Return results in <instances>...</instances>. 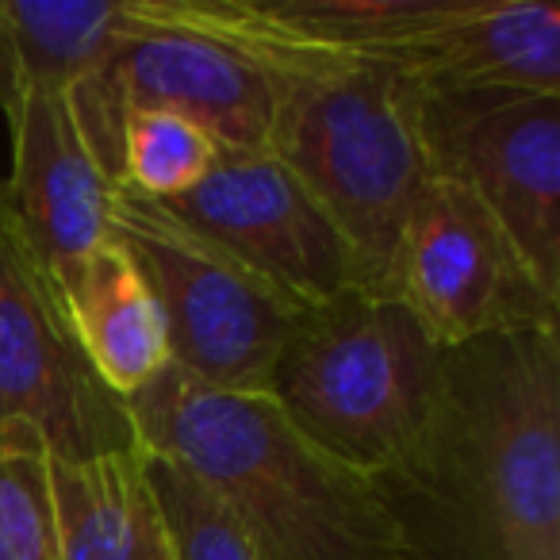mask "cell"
<instances>
[{"mask_svg": "<svg viewBox=\"0 0 560 560\" xmlns=\"http://www.w3.org/2000/svg\"><path fill=\"white\" fill-rule=\"evenodd\" d=\"M20 101H24V81H20V62L9 35V20H4V9H0V116L9 119V124L16 119Z\"/></svg>", "mask_w": 560, "mask_h": 560, "instance_id": "20", "label": "cell"}, {"mask_svg": "<svg viewBox=\"0 0 560 560\" xmlns=\"http://www.w3.org/2000/svg\"><path fill=\"white\" fill-rule=\"evenodd\" d=\"M434 177L472 192L560 300V96L422 93Z\"/></svg>", "mask_w": 560, "mask_h": 560, "instance_id": "9", "label": "cell"}, {"mask_svg": "<svg viewBox=\"0 0 560 560\" xmlns=\"http://www.w3.org/2000/svg\"><path fill=\"white\" fill-rule=\"evenodd\" d=\"M170 9L265 66L269 150L335 219L369 289L388 292L399 238L438 180L422 89L388 62L296 39L257 0H170Z\"/></svg>", "mask_w": 560, "mask_h": 560, "instance_id": "2", "label": "cell"}, {"mask_svg": "<svg viewBox=\"0 0 560 560\" xmlns=\"http://www.w3.org/2000/svg\"><path fill=\"white\" fill-rule=\"evenodd\" d=\"M24 419L58 460L139 445L119 399L81 350L62 284L39 257L0 180V422Z\"/></svg>", "mask_w": 560, "mask_h": 560, "instance_id": "7", "label": "cell"}, {"mask_svg": "<svg viewBox=\"0 0 560 560\" xmlns=\"http://www.w3.org/2000/svg\"><path fill=\"white\" fill-rule=\"evenodd\" d=\"M112 242L154 292L170 365L208 388L269 396L280 350L312 304L127 188L116 192Z\"/></svg>", "mask_w": 560, "mask_h": 560, "instance_id": "5", "label": "cell"}, {"mask_svg": "<svg viewBox=\"0 0 560 560\" xmlns=\"http://www.w3.org/2000/svg\"><path fill=\"white\" fill-rule=\"evenodd\" d=\"M445 0H269L265 16L315 47L396 66Z\"/></svg>", "mask_w": 560, "mask_h": 560, "instance_id": "16", "label": "cell"}, {"mask_svg": "<svg viewBox=\"0 0 560 560\" xmlns=\"http://www.w3.org/2000/svg\"><path fill=\"white\" fill-rule=\"evenodd\" d=\"M58 284L81 350L119 399L147 388L170 365V338L154 292L116 242L89 254Z\"/></svg>", "mask_w": 560, "mask_h": 560, "instance_id": "14", "label": "cell"}, {"mask_svg": "<svg viewBox=\"0 0 560 560\" xmlns=\"http://www.w3.org/2000/svg\"><path fill=\"white\" fill-rule=\"evenodd\" d=\"M12 177L4 180L20 226L58 280L112 242L119 185L89 150L66 93L24 89L12 119Z\"/></svg>", "mask_w": 560, "mask_h": 560, "instance_id": "11", "label": "cell"}, {"mask_svg": "<svg viewBox=\"0 0 560 560\" xmlns=\"http://www.w3.org/2000/svg\"><path fill=\"white\" fill-rule=\"evenodd\" d=\"M388 292L442 350L514 330L560 327V300L518 254L488 208L450 180L419 200L396 249Z\"/></svg>", "mask_w": 560, "mask_h": 560, "instance_id": "8", "label": "cell"}, {"mask_svg": "<svg viewBox=\"0 0 560 560\" xmlns=\"http://www.w3.org/2000/svg\"><path fill=\"white\" fill-rule=\"evenodd\" d=\"M89 150L119 185L127 112L192 119L219 150H269L272 81L257 58L185 24L170 0H124V35L66 93Z\"/></svg>", "mask_w": 560, "mask_h": 560, "instance_id": "6", "label": "cell"}, {"mask_svg": "<svg viewBox=\"0 0 560 560\" xmlns=\"http://www.w3.org/2000/svg\"><path fill=\"white\" fill-rule=\"evenodd\" d=\"M24 89L70 93L124 35V0H0Z\"/></svg>", "mask_w": 560, "mask_h": 560, "instance_id": "15", "label": "cell"}, {"mask_svg": "<svg viewBox=\"0 0 560 560\" xmlns=\"http://www.w3.org/2000/svg\"><path fill=\"white\" fill-rule=\"evenodd\" d=\"M384 495L419 560H560V327L445 350L427 442Z\"/></svg>", "mask_w": 560, "mask_h": 560, "instance_id": "1", "label": "cell"}, {"mask_svg": "<svg viewBox=\"0 0 560 560\" xmlns=\"http://www.w3.org/2000/svg\"><path fill=\"white\" fill-rule=\"evenodd\" d=\"M396 70L422 93L560 96V9L541 0H445Z\"/></svg>", "mask_w": 560, "mask_h": 560, "instance_id": "12", "label": "cell"}, {"mask_svg": "<svg viewBox=\"0 0 560 560\" xmlns=\"http://www.w3.org/2000/svg\"><path fill=\"white\" fill-rule=\"evenodd\" d=\"M150 472H154L177 560H265L246 529L234 522V514L203 483L154 453H150Z\"/></svg>", "mask_w": 560, "mask_h": 560, "instance_id": "19", "label": "cell"}, {"mask_svg": "<svg viewBox=\"0 0 560 560\" xmlns=\"http://www.w3.org/2000/svg\"><path fill=\"white\" fill-rule=\"evenodd\" d=\"M0 560H58L50 445L24 419L0 422Z\"/></svg>", "mask_w": 560, "mask_h": 560, "instance_id": "17", "label": "cell"}, {"mask_svg": "<svg viewBox=\"0 0 560 560\" xmlns=\"http://www.w3.org/2000/svg\"><path fill=\"white\" fill-rule=\"evenodd\" d=\"M127 411L142 450L203 483L265 560H419L381 483L323 453L272 396L165 365Z\"/></svg>", "mask_w": 560, "mask_h": 560, "instance_id": "3", "label": "cell"}, {"mask_svg": "<svg viewBox=\"0 0 560 560\" xmlns=\"http://www.w3.org/2000/svg\"><path fill=\"white\" fill-rule=\"evenodd\" d=\"M442 376L445 350L411 307L358 284L300 315L269 396L323 453L388 488L427 442Z\"/></svg>", "mask_w": 560, "mask_h": 560, "instance_id": "4", "label": "cell"}, {"mask_svg": "<svg viewBox=\"0 0 560 560\" xmlns=\"http://www.w3.org/2000/svg\"><path fill=\"white\" fill-rule=\"evenodd\" d=\"M158 208L304 304L365 284L335 219L272 150H219L200 185Z\"/></svg>", "mask_w": 560, "mask_h": 560, "instance_id": "10", "label": "cell"}, {"mask_svg": "<svg viewBox=\"0 0 560 560\" xmlns=\"http://www.w3.org/2000/svg\"><path fill=\"white\" fill-rule=\"evenodd\" d=\"M58 560H177L142 445L93 460L50 457Z\"/></svg>", "mask_w": 560, "mask_h": 560, "instance_id": "13", "label": "cell"}, {"mask_svg": "<svg viewBox=\"0 0 560 560\" xmlns=\"http://www.w3.org/2000/svg\"><path fill=\"white\" fill-rule=\"evenodd\" d=\"M215 158V139L192 119L150 108L127 112L119 142V188L150 203H170L200 185Z\"/></svg>", "mask_w": 560, "mask_h": 560, "instance_id": "18", "label": "cell"}]
</instances>
